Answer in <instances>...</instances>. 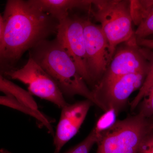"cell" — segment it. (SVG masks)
Here are the masks:
<instances>
[{"instance_id":"7402d4cb","label":"cell","mask_w":153,"mask_h":153,"mask_svg":"<svg viewBox=\"0 0 153 153\" xmlns=\"http://www.w3.org/2000/svg\"><path fill=\"white\" fill-rule=\"evenodd\" d=\"M0 153H12L5 149H2L0 150Z\"/></svg>"},{"instance_id":"4fadbf2b","label":"cell","mask_w":153,"mask_h":153,"mask_svg":"<svg viewBox=\"0 0 153 153\" xmlns=\"http://www.w3.org/2000/svg\"><path fill=\"white\" fill-rule=\"evenodd\" d=\"M0 90L5 94L13 96L21 103L33 109H38V106L31 94L15 84L4 77L0 76Z\"/></svg>"},{"instance_id":"5b68a950","label":"cell","mask_w":153,"mask_h":153,"mask_svg":"<svg viewBox=\"0 0 153 153\" xmlns=\"http://www.w3.org/2000/svg\"><path fill=\"white\" fill-rule=\"evenodd\" d=\"M4 76L17 79L28 85L31 94L51 102L60 108L68 104L57 83L32 57L22 68L3 73Z\"/></svg>"},{"instance_id":"52a82bcc","label":"cell","mask_w":153,"mask_h":153,"mask_svg":"<svg viewBox=\"0 0 153 153\" xmlns=\"http://www.w3.org/2000/svg\"><path fill=\"white\" fill-rule=\"evenodd\" d=\"M56 38L76 66L85 82L92 85L88 69L84 36V18L69 15L59 22Z\"/></svg>"},{"instance_id":"ffe728a7","label":"cell","mask_w":153,"mask_h":153,"mask_svg":"<svg viewBox=\"0 0 153 153\" xmlns=\"http://www.w3.org/2000/svg\"><path fill=\"white\" fill-rule=\"evenodd\" d=\"M137 41L139 46L153 49V39H137Z\"/></svg>"},{"instance_id":"5bb4252c","label":"cell","mask_w":153,"mask_h":153,"mask_svg":"<svg viewBox=\"0 0 153 153\" xmlns=\"http://www.w3.org/2000/svg\"><path fill=\"white\" fill-rule=\"evenodd\" d=\"M143 53L147 58L149 63V71L138 93L131 103V109L133 110L140 104L143 99L153 88V52H149L142 49Z\"/></svg>"},{"instance_id":"9c48e42d","label":"cell","mask_w":153,"mask_h":153,"mask_svg":"<svg viewBox=\"0 0 153 153\" xmlns=\"http://www.w3.org/2000/svg\"><path fill=\"white\" fill-rule=\"evenodd\" d=\"M84 36L88 69L94 87L110 63L109 44L100 25L89 17L84 18Z\"/></svg>"},{"instance_id":"603a6c76","label":"cell","mask_w":153,"mask_h":153,"mask_svg":"<svg viewBox=\"0 0 153 153\" xmlns=\"http://www.w3.org/2000/svg\"><path fill=\"white\" fill-rule=\"evenodd\" d=\"M151 121L152 123H153V117L149 119Z\"/></svg>"},{"instance_id":"9a60e30c","label":"cell","mask_w":153,"mask_h":153,"mask_svg":"<svg viewBox=\"0 0 153 153\" xmlns=\"http://www.w3.org/2000/svg\"><path fill=\"white\" fill-rule=\"evenodd\" d=\"M130 12L133 22L139 26L153 9V0H131Z\"/></svg>"},{"instance_id":"7a4b0ae2","label":"cell","mask_w":153,"mask_h":153,"mask_svg":"<svg viewBox=\"0 0 153 153\" xmlns=\"http://www.w3.org/2000/svg\"><path fill=\"white\" fill-rule=\"evenodd\" d=\"M29 57L52 77L63 95L70 97L82 96L95 104L92 90L57 38L38 43L29 50Z\"/></svg>"},{"instance_id":"3957f363","label":"cell","mask_w":153,"mask_h":153,"mask_svg":"<svg viewBox=\"0 0 153 153\" xmlns=\"http://www.w3.org/2000/svg\"><path fill=\"white\" fill-rule=\"evenodd\" d=\"M90 14L99 22L109 44L110 59H112L117 46L129 41L134 36L130 12V1L93 0Z\"/></svg>"},{"instance_id":"44dd1931","label":"cell","mask_w":153,"mask_h":153,"mask_svg":"<svg viewBox=\"0 0 153 153\" xmlns=\"http://www.w3.org/2000/svg\"><path fill=\"white\" fill-rule=\"evenodd\" d=\"M5 27L2 15H0V46L2 45L4 41Z\"/></svg>"},{"instance_id":"8992f818","label":"cell","mask_w":153,"mask_h":153,"mask_svg":"<svg viewBox=\"0 0 153 153\" xmlns=\"http://www.w3.org/2000/svg\"><path fill=\"white\" fill-rule=\"evenodd\" d=\"M117 49L106 71L93 89L102 88L115 80L132 73L147 72L149 63L134 36Z\"/></svg>"},{"instance_id":"8fae6325","label":"cell","mask_w":153,"mask_h":153,"mask_svg":"<svg viewBox=\"0 0 153 153\" xmlns=\"http://www.w3.org/2000/svg\"><path fill=\"white\" fill-rule=\"evenodd\" d=\"M41 11L49 14L58 20L68 16L69 11L75 9L86 10L90 13L93 0H29Z\"/></svg>"},{"instance_id":"e0dca14e","label":"cell","mask_w":153,"mask_h":153,"mask_svg":"<svg viewBox=\"0 0 153 153\" xmlns=\"http://www.w3.org/2000/svg\"><path fill=\"white\" fill-rule=\"evenodd\" d=\"M153 35V9L135 31L137 39H143Z\"/></svg>"},{"instance_id":"6da1fadb","label":"cell","mask_w":153,"mask_h":153,"mask_svg":"<svg viewBox=\"0 0 153 153\" xmlns=\"http://www.w3.org/2000/svg\"><path fill=\"white\" fill-rule=\"evenodd\" d=\"M4 38L0 46L2 73L13 69L26 51L57 34L59 22L29 1L8 0L2 15Z\"/></svg>"},{"instance_id":"ba28073f","label":"cell","mask_w":153,"mask_h":153,"mask_svg":"<svg viewBox=\"0 0 153 153\" xmlns=\"http://www.w3.org/2000/svg\"><path fill=\"white\" fill-rule=\"evenodd\" d=\"M147 72L127 74L99 89L92 90L95 105L103 111L117 114L126 105L131 94L142 85Z\"/></svg>"},{"instance_id":"d6986e66","label":"cell","mask_w":153,"mask_h":153,"mask_svg":"<svg viewBox=\"0 0 153 153\" xmlns=\"http://www.w3.org/2000/svg\"><path fill=\"white\" fill-rule=\"evenodd\" d=\"M149 124L140 145L138 153H153V123L149 120Z\"/></svg>"},{"instance_id":"7c38bea8","label":"cell","mask_w":153,"mask_h":153,"mask_svg":"<svg viewBox=\"0 0 153 153\" xmlns=\"http://www.w3.org/2000/svg\"><path fill=\"white\" fill-rule=\"evenodd\" d=\"M0 104L17 110L35 118L46 127L49 133L54 134L50 121L39 110L33 109L26 105L21 103L10 94H5V95L0 97Z\"/></svg>"},{"instance_id":"30bf717a","label":"cell","mask_w":153,"mask_h":153,"mask_svg":"<svg viewBox=\"0 0 153 153\" xmlns=\"http://www.w3.org/2000/svg\"><path fill=\"white\" fill-rule=\"evenodd\" d=\"M93 104L86 99L68 104L62 108L54 138L55 153H59L64 145L76 134Z\"/></svg>"},{"instance_id":"277c9868","label":"cell","mask_w":153,"mask_h":153,"mask_svg":"<svg viewBox=\"0 0 153 153\" xmlns=\"http://www.w3.org/2000/svg\"><path fill=\"white\" fill-rule=\"evenodd\" d=\"M149 124L138 113L116 121L100 131L96 153H138Z\"/></svg>"},{"instance_id":"2e32d148","label":"cell","mask_w":153,"mask_h":153,"mask_svg":"<svg viewBox=\"0 0 153 153\" xmlns=\"http://www.w3.org/2000/svg\"><path fill=\"white\" fill-rule=\"evenodd\" d=\"M101 130L96 125L85 139L64 153H89L94 145L97 143Z\"/></svg>"},{"instance_id":"ac0fdd59","label":"cell","mask_w":153,"mask_h":153,"mask_svg":"<svg viewBox=\"0 0 153 153\" xmlns=\"http://www.w3.org/2000/svg\"><path fill=\"white\" fill-rule=\"evenodd\" d=\"M138 114L145 118L153 117V88L140 102Z\"/></svg>"}]
</instances>
